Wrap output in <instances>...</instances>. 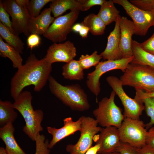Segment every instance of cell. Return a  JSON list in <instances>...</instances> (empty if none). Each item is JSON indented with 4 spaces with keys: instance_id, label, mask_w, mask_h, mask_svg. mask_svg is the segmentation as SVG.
<instances>
[{
    "instance_id": "1",
    "label": "cell",
    "mask_w": 154,
    "mask_h": 154,
    "mask_svg": "<svg viewBox=\"0 0 154 154\" xmlns=\"http://www.w3.org/2000/svg\"><path fill=\"white\" fill-rule=\"evenodd\" d=\"M17 69L10 83L11 95L14 100L25 87L31 85L34 86L35 91L40 92L48 81L52 66L44 57L39 60L31 54Z\"/></svg>"
},
{
    "instance_id": "2",
    "label": "cell",
    "mask_w": 154,
    "mask_h": 154,
    "mask_svg": "<svg viewBox=\"0 0 154 154\" xmlns=\"http://www.w3.org/2000/svg\"><path fill=\"white\" fill-rule=\"evenodd\" d=\"M32 99L30 92L23 91L14 100L13 105L25 121V125L23 131L31 139L35 141L38 135L43 130L41 124L44 113L41 110H34L32 104Z\"/></svg>"
},
{
    "instance_id": "3",
    "label": "cell",
    "mask_w": 154,
    "mask_h": 154,
    "mask_svg": "<svg viewBox=\"0 0 154 154\" xmlns=\"http://www.w3.org/2000/svg\"><path fill=\"white\" fill-rule=\"evenodd\" d=\"M48 82L51 93L72 110L82 112L90 108L87 94L79 84L63 85L51 75Z\"/></svg>"
},
{
    "instance_id": "4",
    "label": "cell",
    "mask_w": 154,
    "mask_h": 154,
    "mask_svg": "<svg viewBox=\"0 0 154 154\" xmlns=\"http://www.w3.org/2000/svg\"><path fill=\"white\" fill-rule=\"evenodd\" d=\"M119 79L123 86L154 91V69L149 66L130 63Z\"/></svg>"
},
{
    "instance_id": "5",
    "label": "cell",
    "mask_w": 154,
    "mask_h": 154,
    "mask_svg": "<svg viewBox=\"0 0 154 154\" xmlns=\"http://www.w3.org/2000/svg\"><path fill=\"white\" fill-rule=\"evenodd\" d=\"M116 94L112 91L109 98H103L98 103L93 114L98 124L103 127L113 126L119 128L125 117L121 108L115 104Z\"/></svg>"
},
{
    "instance_id": "6",
    "label": "cell",
    "mask_w": 154,
    "mask_h": 154,
    "mask_svg": "<svg viewBox=\"0 0 154 154\" xmlns=\"http://www.w3.org/2000/svg\"><path fill=\"white\" fill-rule=\"evenodd\" d=\"M80 135L77 142L74 144L67 145L66 149L70 154H85L92 147L94 136L100 132L102 128L98 126L95 119L90 116H82Z\"/></svg>"
},
{
    "instance_id": "7",
    "label": "cell",
    "mask_w": 154,
    "mask_h": 154,
    "mask_svg": "<svg viewBox=\"0 0 154 154\" xmlns=\"http://www.w3.org/2000/svg\"><path fill=\"white\" fill-rule=\"evenodd\" d=\"M145 125L140 119L125 118L118 128L121 142L138 148L144 146L147 132Z\"/></svg>"
},
{
    "instance_id": "8",
    "label": "cell",
    "mask_w": 154,
    "mask_h": 154,
    "mask_svg": "<svg viewBox=\"0 0 154 154\" xmlns=\"http://www.w3.org/2000/svg\"><path fill=\"white\" fill-rule=\"evenodd\" d=\"M133 56L117 60H108L101 61L95 66V70L88 74L87 86L90 91L97 97L100 91V79L104 73L116 69L121 70L123 72L128 64L133 60Z\"/></svg>"
},
{
    "instance_id": "9",
    "label": "cell",
    "mask_w": 154,
    "mask_h": 154,
    "mask_svg": "<svg viewBox=\"0 0 154 154\" xmlns=\"http://www.w3.org/2000/svg\"><path fill=\"white\" fill-rule=\"evenodd\" d=\"M112 1L114 3L121 6L133 20L135 27L134 34L145 36L151 27H154V9H141L127 0Z\"/></svg>"
},
{
    "instance_id": "10",
    "label": "cell",
    "mask_w": 154,
    "mask_h": 154,
    "mask_svg": "<svg viewBox=\"0 0 154 154\" xmlns=\"http://www.w3.org/2000/svg\"><path fill=\"white\" fill-rule=\"evenodd\" d=\"M106 81L120 99L124 107L123 115L125 118L139 119L144 110L143 103L129 96L124 91L119 79L114 76H109Z\"/></svg>"
},
{
    "instance_id": "11",
    "label": "cell",
    "mask_w": 154,
    "mask_h": 154,
    "mask_svg": "<svg viewBox=\"0 0 154 154\" xmlns=\"http://www.w3.org/2000/svg\"><path fill=\"white\" fill-rule=\"evenodd\" d=\"M79 12V11H70L68 13L56 18L43 35L44 37L54 43H60L64 41L72 31Z\"/></svg>"
},
{
    "instance_id": "12",
    "label": "cell",
    "mask_w": 154,
    "mask_h": 154,
    "mask_svg": "<svg viewBox=\"0 0 154 154\" xmlns=\"http://www.w3.org/2000/svg\"><path fill=\"white\" fill-rule=\"evenodd\" d=\"M3 6L11 17L12 27L17 35L23 33L28 37L31 34L28 24L31 17L27 8L19 6L15 0H2Z\"/></svg>"
},
{
    "instance_id": "13",
    "label": "cell",
    "mask_w": 154,
    "mask_h": 154,
    "mask_svg": "<svg viewBox=\"0 0 154 154\" xmlns=\"http://www.w3.org/2000/svg\"><path fill=\"white\" fill-rule=\"evenodd\" d=\"M76 54V49L73 43L68 40L62 43H54L47 50L44 57L51 64L57 62L67 63L74 59Z\"/></svg>"
},
{
    "instance_id": "14",
    "label": "cell",
    "mask_w": 154,
    "mask_h": 154,
    "mask_svg": "<svg viewBox=\"0 0 154 154\" xmlns=\"http://www.w3.org/2000/svg\"><path fill=\"white\" fill-rule=\"evenodd\" d=\"M93 140L100 145L98 154L116 152L121 142L118 128L113 126L102 128Z\"/></svg>"
},
{
    "instance_id": "15",
    "label": "cell",
    "mask_w": 154,
    "mask_h": 154,
    "mask_svg": "<svg viewBox=\"0 0 154 154\" xmlns=\"http://www.w3.org/2000/svg\"><path fill=\"white\" fill-rule=\"evenodd\" d=\"M63 121L64 125L60 128L57 129L49 126L46 127L48 133L52 136V139L48 145L50 149L61 140L80 130L82 123L81 117L76 121H74L70 117L65 118Z\"/></svg>"
},
{
    "instance_id": "16",
    "label": "cell",
    "mask_w": 154,
    "mask_h": 154,
    "mask_svg": "<svg viewBox=\"0 0 154 154\" xmlns=\"http://www.w3.org/2000/svg\"><path fill=\"white\" fill-rule=\"evenodd\" d=\"M119 26L120 33L119 47L122 58L131 57L133 56L132 37L135 34L134 23L126 17H121Z\"/></svg>"
},
{
    "instance_id": "17",
    "label": "cell",
    "mask_w": 154,
    "mask_h": 154,
    "mask_svg": "<svg viewBox=\"0 0 154 154\" xmlns=\"http://www.w3.org/2000/svg\"><path fill=\"white\" fill-rule=\"evenodd\" d=\"M119 15L115 21L113 30L108 37V42L104 50L100 54L104 60H117L122 58L119 47L120 33Z\"/></svg>"
},
{
    "instance_id": "18",
    "label": "cell",
    "mask_w": 154,
    "mask_h": 154,
    "mask_svg": "<svg viewBox=\"0 0 154 154\" xmlns=\"http://www.w3.org/2000/svg\"><path fill=\"white\" fill-rule=\"evenodd\" d=\"M51 13L49 7L45 9L37 17H30L28 24L30 34L43 35L46 33L55 19L54 17H51Z\"/></svg>"
},
{
    "instance_id": "19",
    "label": "cell",
    "mask_w": 154,
    "mask_h": 154,
    "mask_svg": "<svg viewBox=\"0 0 154 154\" xmlns=\"http://www.w3.org/2000/svg\"><path fill=\"white\" fill-rule=\"evenodd\" d=\"M15 128L12 122L0 128V137L5 145L8 154H27L18 144L14 137Z\"/></svg>"
},
{
    "instance_id": "20",
    "label": "cell",
    "mask_w": 154,
    "mask_h": 154,
    "mask_svg": "<svg viewBox=\"0 0 154 154\" xmlns=\"http://www.w3.org/2000/svg\"><path fill=\"white\" fill-rule=\"evenodd\" d=\"M131 47L133 58L132 63L147 66L154 69V55L144 50L141 43L132 40Z\"/></svg>"
},
{
    "instance_id": "21",
    "label": "cell",
    "mask_w": 154,
    "mask_h": 154,
    "mask_svg": "<svg viewBox=\"0 0 154 154\" xmlns=\"http://www.w3.org/2000/svg\"><path fill=\"white\" fill-rule=\"evenodd\" d=\"M51 13L54 18L61 15L66 11H81L80 4L75 0H53L50 4Z\"/></svg>"
},
{
    "instance_id": "22",
    "label": "cell",
    "mask_w": 154,
    "mask_h": 154,
    "mask_svg": "<svg viewBox=\"0 0 154 154\" xmlns=\"http://www.w3.org/2000/svg\"><path fill=\"white\" fill-rule=\"evenodd\" d=\"M0 55L2 57L9 58L14 68L18 69L23 65V59L21 54L13 47L5 42L0 37Z\"/></svg>"
},
{
    "instance_id": "23",
    "label": "cell",
    "mask_w": 154,
    "mask_h": 154,
    "mask_svg": "<svg viewBox=\"0 0 154 154\" xmlns=\"http://www.w3.org/2000/svg\"><path fill=\"white\" fill-rule=\"evenodd\" d=\"M62 68V75L65 79L81 80L84 78V70L78 60L73 59L64 65Z\"/></svg>"
},
{
    "instance_id": "24",
    "label": "cell",
    "mask_w": 154,
    "mask_h": 154,
    "mask_svg": "<svg viewBox=\"0 0 154 154\" xmlns=\"http://www.w3.org/2000/svg\"><path fill=\"white\" fill-rule=\"evenodd\" d=\"M100 9L98 14L107 25L113 22L116 21L120 15L119 12L114 5L112 0H106L101 6Z\"/></svg>"
},
{
    "instance_id": "25",
    "label": "cell",
    "mask_w": 154,
    "mask_h": 154,
    "mask_svg": "<svg viewBox=\"0 0 154 154\" xmlns=\"http://www.w3.org/2000/svg\"><path fill=\"white\" fill-rule=\"evenodd\" d=\"M81 23L88 27L94 35H102L104 33L106 25L98 14H89L84 18Z\"/></svg>"
},
{
    "instance_id": "26",
    "label": "cell",
    "mask_w": 154,
    "mask_h": 154,
    "mask_svg": "<svg viewBox=\"0 0 154 154\" xmlns=\"http://www.w3.org/2000/svg\"><path fill=\"white\" fill-rule=\"evenodd\" d=\"M0 37L6 43L13 47L21 54L24 48V43L18 35L11 32L0 22Z\"/></svg>"
},
{
    "instance_id": "27",
    "label": "cell",
    "mask_w": 154,
    "mask_h": 154,
    "mask_svg": "<svg viewBox=\"0 0 154 154\" xmlns=\"http://www.w3.org/2000/svg\"><path fill=\"white\" fill-rule=\"evenodd\" d=\"M13 103L9 101L0 100V125L3 127L9 122L13 123L18 116Z\"/></svg>"
},
{
    "instance_id": "28",
    "label": "cell",
    "mask_w": 154,
    "mask_h": 154,
    "mask_svg": "<svg viewBox=\"0 0 154 154\" xmlns=\"http://www.w3.org/2000/svg\"><path fill=\"white\" fill-rule=\"evenodd\" d=\"M102 58L100 54H98L97 51H95L90 55L82 54L78 60L79 63L83 69H87L92 66H96Z\"/></svg>"
},
{
    "instance_id": "29",
    "label": "cell",
    "mask_w": 154,
    "mask_h": 154,
    "mask_svg": "<svg viewBox=\"0 0 154 154\" xmlns=\"http://www.w3.org/2000/svg\"><path fill=\"white\" fill-rule=\"evenodd\" d=\"M53 0H31L29 1L28 9L31 17H36L40 15L42 8Z\"/></svg>"
},
{
    "instance_id": "30",
    "label": "cell",
    "mask_w": 154,
    "mask_h": 154,
    "mask_svg": "<svg viewBox=\"0 0 154 154\" xmlns=\"http://www.w3.org/2000/svg\"><path fill=\"white\" fill-rule=\"evenodd\" d=\"M36 148L35 154H50V150L48 147L49 141L43 134L39 133L36 139Z\"/></svg>"
},
{
    "instance_id": "31",
    "label": "cell",
    "mask_w": 154,
    "mask_h": 154,
    "mask_svg": "<svg viewBox=\"0 0 154 154\" xmlns=\"http://www.w3.org/2000/svg\"><path fill=\"white\" fill-rule=\"evenodd\" d=\"M141 102L144 104L147 115L150 118V121L145 125L146 129H149L154 125V98H146Z\"/></svg>"
},
{
    "instance_id": "32",
    "label": "cell",
    "mask_w": 154,
    "mask_h": 154,
    "mask_svg": "<svg viewBox=\"0 0 154 154\" xmlns=\"http://www.w3.org/2000/svg\"><path fill=\"white\" fill-rule=\"evenodd\" d=\"M10 16L9 14L5 9L2 0H0V22L11 32L17 34L13 28L12 23L9 18Z\"/></svg>"
},
{
    "instance_id": "33",
    "label": "cell",
    "mask_w": 154,
    "mask_h": 154,
    "mask_svg": "<svg viewBox=\"0 0 154 154\" xmlns=\"http://www.w3.org/2000/svg\"><path fill=\"white\" fill-rule=\"evenodd\" d=\"M116 152L120 154H139V148L128 143L121 142Z\"/></svg>"
},
{
    "instance_id": "34",
    "label": "cell",
    "mask_w": 154,
    "mask_h": 154,
    "mask_svg": "<svg viewBox=\"0 0 154 154\" xmlns=\"http://www.w3.org/2000/svg\"><path fill=\"white\" fill-rule=\"evenodd\" d=\"M81 6V11H86L96 5L101 6L105 2V0H77Z\"/></svg>"
},
{
    "instance_id": "35",
    "label": "cell",
    "mask_w": 154,
    "mask_h": 154,
    "mask_svg": "<svg viewBox=\"0 0 154 154\" xmlns=\"http://www.w3.org/2000/svg\"><path fill=\"white\" fill-rule=\"evenodd\" d=\"M41 38L38 35L36 34H31L27 39V44L28 48L32 50L38 46L41 43Z\"/></svg>"
},
{
    "instance_id": "36",
    "label": "cell",
    "mask_w": 154,
    "mask_h": 154,
    "mask_svg": "<svg viewBox=\"0 0 154 154\" xmlns=\"http://www.w3.org/2000/svg\"><path fill=\"white\" fill-rule=\"evenodd\" d=\"M141 44L144 50L154 55V32L149 38Z\"/></svg>"
},
{
    "instance_id": "37",
    "label": "cell",
    "mask_w": 154,
    "mask_h": 154,
    "mask_svg": "<svg viewBox=\"0 0 154 154\" xmlns=\"http://www.w3.org/2000/svg\"><path fill=\"white\" fill-rule=\"evenodd\" d=\"M135 90L136 93L134 99L139 102L143 103L141 101L146 98H154V91L148 92L139 89H135Z\"/></svg>"
},
{
    "instance_id": "38",
    "label": "cell",
    "mask_w": 154,
    "mask_h": 154,
    "mask_svg": "<svg viewBox=\"0 0 154 154\" xmlns=\"http://www.w3.org/2000/svg\"><path fill=\"white\" fill-rule=\"evenodd\" d=\"M145 142L146 145L154 148V125L147 131Z\"/></svg>"
},
{
    "instance_id": "39",
    "label": "cell",
    "mask_w": 154,
    "mask_h": 154,
    "mask_svg": "<svg viewBox=\"0 0 154 154\" xmlns=\"http://www.w3.org/2000/svg\"><path fill=\"white\" fill-rule=\"evenodd\" d=\"M139 154H154V148L146 145L139 148Z\"/></svg>"
},
{
    "instance_id": "40",
    "label": "cell",
    "mask_w": 154,
    "mask_h": 154,
    "mask_svg": "<svg viewBox=\"0 0 154 154\" xmlns=\"http://www.w3.org/2000/svg\"><path fill=\"white\" fill-rule=\"evenodd\" d=\"M100 149V145L99 144H96L94 146L90 147L85 154H97Z\"/></svg>"
},
{
    "instance_id": "41",
    "label": "cell",
    "mask_w": 154,
    "mask_h": 154,
    "mask_svg": "<svg viewBox=\"0 0 154 154\" xmlns=\"http://www.w3.org/2000/svg\"><path fill=\"white\" fill-rule=\"evenodd\" d=\"M89 31V28L86 26L83 25L79 32V34L82 38H86L87 37Z\"/></svg>"
},
{
    "instance_id": "42",
    "label": "cell",
    "mask_w": 154,
    "mask_h": 154,
    "mask_svg": "<svg viewBox=\"0 0 154 154\" xmlns=\"http://www.w3.org/2000/svg\"><path fill=\"white\" fill-rule=\"evenodd\" d=\"M17 4L21 7L27 8L29 0H15Z\"/></svg>"
},
{
    "instance_id": "43",
    "label": "cell",
    "mask_w": 154,
    "mask_h": 154,
    "mask_svg": "<svg viewBox=\"0 0 154 154\" xmlns=\"http://www.w3.org/2000/svg\"><path fill=\"white\" fill-rule=\"evenodd\" d=\"M83 25L81 23H77L74 24L73 26L72 30L75 32L79 33L82 29Z\"/></svg>"
},
{
    "instance_id": "44",
    "label": "cell",
    "mask_w": 154,
    "mask_h": 154,
    "mask_svg": "<svg viewBox=\"0 0 154 154\" xmlns=\"http://www.w3.org/2000/svg\"><path fill=\"white\" fill-rule=\"evenodd\" d=\"M0 154H8L5 148L2 147H0Z\"/></svg>"
},
{
    "instance_id": "45",
    "label": "cell",
    "mask_w": 154,
    "mask_h": 154,
    "mask_svg": "<svg viewBox=\"0 0 154 154\" xmlns=\"http://www.w3.org/2000/svg\"><path fill=\"white\" fill-rule=\"evenodd\" d=\"M99 154H120L117 152H111V153H106Z\"/></svg>"
}]
</instances>
